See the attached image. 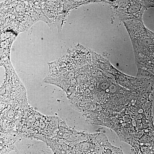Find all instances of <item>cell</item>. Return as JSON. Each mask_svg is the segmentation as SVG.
Masks as SVG:
<instances>
[{
    "instance_id": "6da1fadb",
    "label": "cell",
    "mask_w": 154,
    "mask_h": 154,
    "mask_svg": "<svg viewBox=\"0 0 154 154\" xmlns=\"http://www.w3.org/2000/svg\"><path fill=\"white\" fill-rule=\"evenodd\" d=\"M106 70L93 65H64L58 86L65 90L73 106L85 114H91L102 106L104 95L114 93Z\"/></svg>"
},
{
    "instance_id": "7a4b0ae2",
    "label": "cell",
    "mask_w": 154,
    "mask_h": 154,
    "mask_svg": "<svg viewBox=\"0 0 154 154\" xmlns=\"http://www.w3.org/2000/svg\"><path fill=\"white\" fill-rule=\"evenodd\" d=\"M22 146L17 148L16 150L17 153L20 154H46L47 151L44 150V145L42 146V143L37 141H25Z\"/></svg>"
}]
</instances>
